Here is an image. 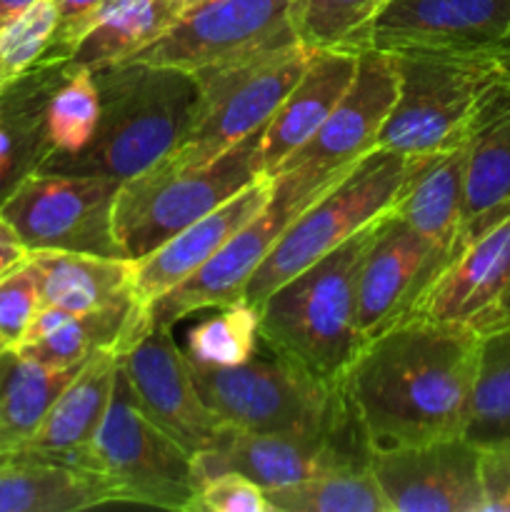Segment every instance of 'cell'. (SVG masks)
<instances>
[{"label": "cell", "instance_id": "cell-1", "mask_svg": "<svg viewBox=\"0 0 510 512\" xmlns=\"http://www.w3.org/2000/svg\"><path fill=\"white\" fill-rule=\"evenodd\" d=\"M480 333L410 315L365 340L340 378L373 450L463 435Z\"/></svg>", "mask_w": 510, "mask_h": 512}, {"label": "cell", "instance_id": "cell-2", "mask_svg": "<svg viewBox=\"0 0 510 512\" xmlns=\"http://www.w3.org/2000/svg\"><path fill=\"white\" fill-rule=\"evenodd\" d=\"M100 118L90 143L73 155H48L40 170L135 178L163 160L188 135L198 110L195 75L140 60L93 70Z\"/></svg>", "mask_w": 510, "mask_h": 512}, {"label": "cell", "instance_id": "cell-3", "mask_svg": "<svg viewBox=\"0 0 510 512\" xmlns=\"http://www.w3.org/2000/svg\"><path fill=\"white\" fill-rule=\"evenodd\" d=\"M378 220L300 270L258 305L260 343L325 383H340L363 348L358 278Z\"/></svg>", "mask_w": 510, "mask_h": 512}, {"label": "cell", "instance_id": "cell-4", "mask_svg": "<svg viewBox=\"0 0 510 512\" xmlns=\"http://www.w3.org/2000/svg\"><path fill=\"white\" fill-rule=\"evenodd\" d=\"M258 135H250L208 165L178 168L158 160L153 168L123 180L113 205L120 255L138 260L153 253L175 233L263 178Z\"/></svg>", "mask_w": 510, "mask_h": 512}, {"label": "cell", "instance_id": "cell-5", "mask_svg": "<svg viewBox=\"0 0 510 512\" xmlns=\"http://www.w3.org/2000/svg\"><path fill=\"white\" fill-rule=\"evenodd\" d=\"M410 165L413 158L373 150L318 198L310 200L290 220L265 263L250 278L243 295L245 303L258 308L278 285L388 213L408 178Z\"/></svg>", "mask_w": 510, "mask_h": 512}, {"label": "cell", "instance_id": "cell-6", "mask_svg": "<svg viewBox=\"0 0 510 512\" xmlns=\"http://www.w3.org/2000/svg\"><path fill=\"white\" fill-rule=\"evenodd\" d=\"M190 360L200 398L225 425L250 433H325L345 408L340 383H325L283 355L240 365Z\"/></svg>", "mask_w": 510, "mask_h": 512}, {"label": "cell", "instance_id": "cell-7", "mask_svg": "<svg viewBox=\"0 0 510 512\" xmlns=\"http://www.w3.org/2000/svg\"><path fill=\"white\" fill-rule=\"evenodd\" d=\"M398 98L375 150L423 158L463 148L475 103L498 75L493 53H393Z\"/></svg>", "mask_w": 510, "mask_h": 512}, {"label": "cell", "instance_id": "cell-8", "mask_svg": "<svg viewBox=\"0 0 510 512\" xmlns=\"http://www.w3.org/2000/svg\"><path fill=\"white\" fill-rule=\"evenodd\" d=\"M313 50L303 43L255 53L235 63L193 73L200 100L188 135L165 155V163L198 168L260 133L270 115L303 75Z\"/></svg>", "mask_w": 510, "mask_h": 512}, {"label": "cell", "instance_id": "cell-9", "mask_svg": "<svg viewBox=\"0 0 510 512\" xmlns=\"http://www.w3.org/2000/svg\"><path fill=\"white\" fill-rule=\"evenodd\" d=\"M85 470L100 475L120 505H150L163 510H195L198 468L195 458L153 423L135 400L123 368Z\"/></svg>", "mask_w": 510, "mask_h": 512}, {"label": "cell", "instance_id": "cell-10", "mask_svg": "<svg viewBox=\"0 0 510 512\" xmlns=\"http://www.w3.org/2000/svg\"><path fill=\"white\" fill-rule=\"evenodd\" d=\"M395 98L398 68L393 53L375 48L360 50L350 88L318 133L280 165L273 175L275 183L300 200L328 190L358 160L373 153Z\"/></svg>", "mask_w": 510, "mask_h": 512}, {"label": "cell", "instance_id": "cell-11", "mask_svg": "<svg viewBox=\"0 0 510 512\" xmlns=\"http://www.w3.org/2000/svg\"><path fill=\"white\" fill-rule=\"evenodd\" d=\"M120 183L80 173L33 170L0 205L28 250H75V253L123 258L113 230V205Z\"/></svg>", "mask_w": 510, "mask_h": 512}, {"label": "cell", "instance_id": "cell-12", "mask_svg": "<svg viewBox=\"0 0 510 512\" xmlns=\"http://www.w3.org/2000/svg\"><path fill=\"white\" fill-rule=\"evenodd\" d=\"M290 43H298L290 0H205L185 10L133 60L193 75Z\"/></svg>", "mask_w": 510, "mask_h": 512}, {"label": "cell", "instance_id": "cell-13", "mask_svg": "<svg viewBox=\"0 0 510 512\" xmlns=\"http://www.w3.org/2000/svg\"><path fill=\"white\" fill-rule=\"evenodd\" d=\"M120 368L143 413L193 458L218 445L225 423L200 398L188 355L170 328L148 325L120 350Z\"/></svg>", "mask_w": 510, "mask_h": 512}, {"label": "cell", "instance_id": "cell-14", "mask_svg": "<svg viewBox=\"0 0 510 512\" xmlns=\"http://www.w3.org/2000/svg\"><path fill=\"white\" fill-rule=\"evenodd\" d=\"M450 258L453 255L390 210L380 215L358 278V330L363 340L410 318Z\"/></svg>", "mask_w": 510, "mask_h": 512}, {"label": "cell", "instance_id": "cell-15", "mask_svg": "<svg viewBox=\"0 0 510 512\" xmlns=\"http://www.w3.org/2000/svg\"><path fill=\"white\" fill-rule=\"evenodd\" d=\"M370 468L388 512H485L480 448L463 435L373 450Z\"/></svg>", "mask_w": 510, "mask_h": 512}, {"label": "cell", "instance_id": "cell-16", "mask_svg": "<svg viewBox=\"0 0 510 512\" xmlns=\"http://www.w3.org/2000/svg\"><path fill=\"white\" fill-rule=\"evenodd\" d=\"M315 198H293L288 190L275 183L273 198L265 205L263 213L245 223L198 273L190 275L185 283L165 293L163 298H158L145 310L148 325L173 328L175 323H180L188 315L200 313V310H215L240 303L250 278L265 263V258L275 248L280 235L285 233L290 220Z\"/></svg>", "mask_w": 510, "mask_h": 512}, {"label": "cell", "instance_id": "cell-17", "mask_svg": "<svg viewBox=\"0 0 510 512\" xmlns=\"http://www.w3.org/2000/svg\"><path fill=\"white\" fill-rule=\"evenodd\" d=\"M510 0H388L363 48L385 53H498Z\"/></svg>", "mask_w": 510, "mask_h": 512}, {"label": "cell", "instance_id": "cell-18", "mask_svg": "<svg viewBox=\"0 0 510 512\" xmlns=\"http://www.w3.org/2000/svg\"><path fill=\"white\" fill-rule=\"evenodd\" d=\"M510 210L470 235L425 290L413 315L488 333L508 318Z\"/></svg>", "mask_w": 510, "mask_h": 512}, {"label": "cell", "instance_id": "cell-19", "mask_svg": "<svg viewBox=\"0 0 510 512\" xmlns=\"http://www.w3.org/2000/svg\"><path fill=\"white\" fill-rule=\"evenodd\" d=\"M273 188V178L263 175L208 215L165 240L153 253L133 260L135 308L145 313L155 300L198 273L245 223L263 213L273 198Z\"/></svg>", "mask_w": 510, "mask_h": 512}, {"label": "cell", "instance_id": "cell-20", "mask_svg": "<svg viewBox=\"0 0 510 512\" xmlns=\"http://www.w3.org/2000/svg\"><path fill=\"white\" fill-rule=\"evenodd\" d=\"M120 370V348H103L85 360L75 378L50 405L48 415L35 430L18 458L45 460L85 470V458L95 443ZM15 460V458H13Z\"/></svg>", "mask_w": 510, "mask_h": 512}, {"label": "cell", "instance_id": "cell-21", "mask_svg": "<svg viewBox=\"0 0 510 512\" xmlns=\"http://www.w3.org/2000/svg\"><path fill=\"white\" fill-rule=\"evenodd\" d=\"M510 210V78L495 75L480 93L465 135L463 243ZM463 248V245H460Z\"/></svg>", "mask_w": 510, "mask_h": 512}, {"label": "cell", "instance_id": "cell-22", "mask_svg": "<svg viewBox=\"0 0 510 512\" xmlns=\"http://www.w3.org/2000/svg\"><path fill=\"white\" fill-rule=\"evenodd\" d=\"M355 65L358 53L353 50H313L298 83L260 130L258 155L263 175L273 178L280 165L318 133L353 83Z\"/></svg>", "mask_w": 510, "mask_h": 512}, {"label": "cell", "instance_id": "cell-23", "mask_svg": "<svg viewBox=\"0 0 510 512\" xmlns=\"http://www.w3.org/2000/svg\"><path fill=\"white\" fill-rule=\"evenodd\" d=\"M40 303L73 315L108 313L133 303V260L75 250H30Z\"/></svg>", "mask_w": 510, "mask_h": 512}, {"label": "cell", "instance_id": "cell-24", "mask_svg": "<svg viewBox=\"0 0 510 512\" xmlns=\"http://www.w3.org/2000/svg\"><path fill=\"white\" fill-rule=\"evenodd\" d=\"M390 213L405 220L445 253H458L463 245L465 145L438 155L413 158Z\"/></svg>", "mask_w": 510, "mask_h": 512}, {"label": "cell", "instance_id": "cell-25", "mask_svg": "<svg viewBox=\"0 0 510 512\" xmlns=\"http://www.w3.org/2000/svg\"><path fill=\"white\" fill-rule=\"evenodd\" d=\"M100 505L120 500L90 470L25 458L0 463V512H78Z\"/></svg>", "mask_w": 510, "mask_h": 512}, {"label": "cell", "instance_id": "cell-26", "mask_svg": "<svg viewBox=\"0 0 510 512\" xmlns=\"http://www.w3.org/2000/svg\"><path fill=\"white\" fill-rule=\"evenodd\" d=\"M183 15L178 0H108L75 45L65 68L100 70L128 63Z\"/></svg>", "mask_w": 510, "mask_h": 512}, {"label": "cell", "instance_id": "cell-27", "mask_svg": "<svg viewBox=\"0 0 510 512\" xmlns=\"http://www.w3.org/2000/svg\"><path fill=\"white\" fill-rule=\"evenodd\" d=\"M78 368H48L15 348L0 353V463L18 458Z\"/></svg>", "mask_w": 510, "mask_h": 512}, {"label": "cell", "instance_id": "cell-28", "mask_svg": "<svg viewBox=\"0 0 510 512\" xmlns=\"http://www.w3.org/2000/svg\"><path fill=\"white\" fill-rule=\"evenodd\" d=\"M463 438L480 450L510 443V320L480 333Z\"/></svg>", "mask_w": 510, "mask_h": 512}, {"label": "cell", "instance_id": "cell-29", "mask_svg": "<svg viewBox=\"0 0 510 512\" xmlns=\"http://www.w3.org/2000/svg\"><path fill=\"white\" fill-rule=\"evenodd\" d=\"M270 512H388L373 468H330L263 490Z\"/></svg>", "mask_w": 510, "mask_h": 512}, {"label": "cell", "instance_id": "cell-30", "mask_svg": "<svg viewBox=\"0 0 510 512\" xmlns=\"http://www.w3.org/2000/svg\"><path fill=\"white\" fill-rule=\"evenodd\" d=\"M383 5L385 0H290V23L305 48L360 53Z\"/></svg>", "mask_w": 510, "mask_h": 512}, {"label": "cell", "instance_id": "cell-31", "mask_svg": "<svg viewBox=\"0 0 510 512\" xmlns=\"http://www.w3.org/2000/svg\"><path fill=\"white\" fill-rule=\"evenodd\" d=\"M100 118V90L93 70L65 68L45 100V140L50 155L80 153Z\"/></svg>", "mask_w": 510, "mask_h": 512}, {"label": "cell", "instance_id": "cell-32", "mask_svg": "<svg viewBox=\"0 0 510 512\" xmlns=\"http://www.w3.org/2000/svg\"><path fill=\"white\" fill-rule=\"evenodd\" d=\"M215 310L190 330L185 355L210 365H240L253 358L260 345L258 308L240 300Z\"/></svg>", "mask_w": 510, "mask_h": 512}, {"label": "cell", "instance_id": "cell-33", "mask_svg": "<svg viewBox=\"0 0 510 512\" xmlns=\"http://www.w3.org/2000/svg\"><path fill=\"white\" fill-rule=\"evenodd\" d=\"M55 23L58 10L53 0H38L0 30V98L43 60Z\"/></svg>", "mask_w": 510, "mask_h": 512}, {"label": "cell", "instance_id": "cell-34", "mask_svg": "<svg viewBox=\"0 0 510 512\" xmlns=\"http://www.w3.org/2000/svg\"><path fill=\"white\" fill-rule=\"evenodd\" d=\"M40 305L38 278L28 260L0 278V340L8 348H15L23 340Z\"/></svg>", "mask_w": 510, "mask_h": 512}, {"label": "cell", "instance_id": "cell-35", "mask_svg": "<svg viewBox=\"0 0 510 512\" xmlns=\"http://www.w3.org/2000/svg\"><path fill=\"white\" fill-rule=\"evenodd\" d=\"M270 512L260 485L235 470L208 475L200 480L195 512Z\"/></svg>", "mask_w": 510, "mask_h": 512}, {"label": "cell", "instance_id": "cell-36", "mask_svg": "<svg viewBox=\"0 0 510 512\" xmlns=\"http://www.w3.org/2000/svg\"><path fill=\"white\" fill-rule=\"evenodd\" d=\"M53 3L58 10V23L38 65L65 63L108 0H53Z\"/></svg>", "mask_w": 510, "mask_h": 512}, {"label": "cell", "instance_id": "cell-37", "mask_svg": "<svg viewBox=\"0 0 510 512\" xmlns=\"http://www.w3.org/2000/svg\"><path fill=\"white\" fill-rule=\"evenodd\" d=\"M485 512H510V443L480 450Z\"/></svg>", "mask_w": 510, "mask_h": 512}, {"label": "cell", "instance_id": "cell-38", "mask_svg": "<svg viewBox=\"0 0 510 512\" xmlns=\"http://www.w3.org/2000/svg\"><path fill=\"white\" fill-rule=\"evenodd\" d=\"M30 250L25 248V243L20 240V235L15 233L13 225L0 215V278L5 273H10L13 268H18L20 263L28 260Z\"/></svg>", "mask_w": 510, "mask_h": 512}, {"label": "cell", "instance_id": "cell-39", "mask_svg": "<svg viewBox=\"0 0 510 512\" xmlns=\"http://www.w3.org/2000/svg\"><path fill=\"white\" fill-rule=\"evenodd\" d=\"M38 0H0V30L8 23H13L18 15H23L25 10L33 8Z\"/></svg>", "mask_w": 510, "mask_h": 512}, {"label": "cell", "instance_id": "cell-40", "mask_svg": "<svg viewBox=\"0 0 510 512\" xmlns=\"http://www.w3.org/2000/svg\"><path fill=\"white\" fill-rule=\"evenodd\" d=\"M25 175L28 173H23V170L0 168V205H3V200L13 193V188L25 178Z\"/></svg>", "mask_w": 510, "mask_h": 512}, {"label": "cell", "instance_id": "cell-41", "mask_svg": "<svg viewBox=\"0 0 510 512\" xmlns=\"http://www.w3.org/2000/svg\"><path fill=\"white\" fill-rule=\"evenodd\" d=\"M495 63H498L500 73H505L510 78V50H503V53H493Z\"/></svg>", "mask_w": 510, "mask_h": 512}, {"label": "cell", "instance_id": "cell-42", "mask_svg": "<svg viewBox=\"0 0 510 512\" xmlns=\"http://www.w3.org/2000/svg\"><path fill=\"white\" fill-rule=\"evenodd\" d=\"M180 3V8H183V13L185 10H190V8H195V5H200V3H205V0H178Z\"/></svg>", "mask_w": 510, "mask_h": 512}, {"label": "cell", "instance_id": "cell-43", "mask_svg": "<svg viewBox=\"0 0 510 512\" xmlns=\"http://www.w3.org/2000/svg\"><path fill=\"white\" fill-rule=\"evenodd\" d=\"M503 50H510V35H508V38H505V43L500 45V48H498V53H503Z\"/></svg>", "mask_w": 510, "mask_h": 512}, {"label": "cell", "instance_id": "cell-44", "mask_svg": "<svg viewBox=\"0 0 510 512\" xmlns=\"http://www.w3.org/2000/svg\"><path fill=\"white\" fill-rule=\"evenodd\" d=\"M5 348H8V345H5V343H3V340H0V353H3V350H5Z\"/></svg>", "mask_w": 510, "mask_h": 512}, {"label": "cell", "instance_id": "cell-45", "mask_svg": "<svg viewBox=\"0 0 510 512\" xmlns=\"http://www.w3.org/2000/svg\"><path fill=\"white\" fill-rule=\"evenodd\" d=\"M505 310H508V318H510V300H508V308H505Z\"/></svg>", "mask_w": 510, "mask_h": 512}, {"label": "cell", "instance_id": "cell-46", "mask_svg": "<svg viewBox=\"0 0 510 512\" xmlns=\"http://www.w3.org/2000/svg\"><path fill=\"white\" fill-rule=\"evenodd\" d=\"M385 3H388V0H385Z\"/></svg>", "mask_w": 510, "mask_h": 512}]
</instances>
